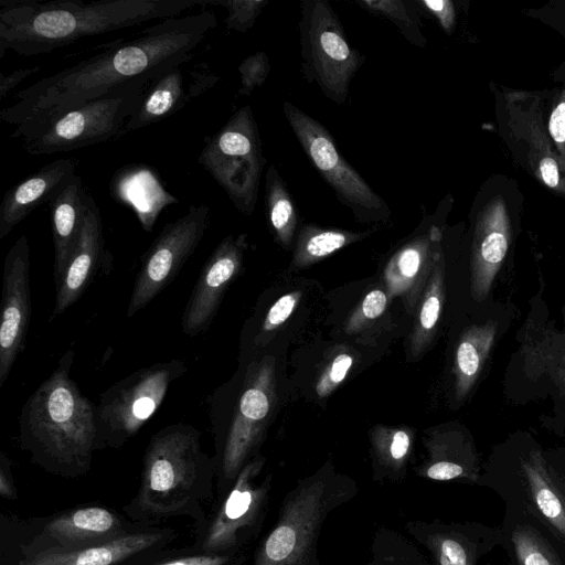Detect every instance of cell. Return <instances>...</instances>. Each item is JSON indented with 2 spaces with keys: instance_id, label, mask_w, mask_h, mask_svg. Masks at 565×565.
<instances>
[{
  "instance_id": "6da1fadb",
  "label": "cell",
  "mask_w": 565,
  "mask_h": 565,
  "mask_svg": "<svg viewBox=\"0 0 565 565\" xmlns=\"http://www.w3.org/2000/svg\"><path fill=\"white\" fill-rule=\"evenodd\" d=\"M216 24L210 10L162 20L142 30L136 39L115 44L19 90L17 102L0 111V119L15 126L10 137L23 139L51 118L124 83L154 79L189 63Z\"/></svg>"
},
{
  "instance_id": "7a4b0ae2",
  "label": "cell",
  "mask_w": 565,
  "mask_h": 565,
  "mask_svg": "<svg viewBox=\"0 0 565 565\" xmlns=\"http://www.w3.org/2000/svg\"><path fill=\"white\" fill-rule=\"evenodd\" d=\"M211 0L0 1V58L31 56L93 35L177 17Z\"/></svg>"
},
{
  "instance_id": "3957f363",
  "label": "cell",
  "mask_w": 565,
  "mask_h": 565,
  "mask_svg": "<svg viewBox=\"0 0 565 565\" xmlns=\"http://www.w3.org/2000/svg\"><path fill=\"white\" fill-rule=\"evenodd\" d=\"M68 349L52 374L25 401L19 416V440L39 463L60 472L88 469L98 449L96 406L71 376Z\"/></svg>"
},
{
  "instance_id": "277c9868",
  "label": "cell",
  "mask_w": 565,
  "mask_h": 565,
  "mask_svg": "<svg viewBox=\"0 0 565 565\" xmlns=\"http://www.w3.org/2000/svg\"><path fill=\"white\" fill-rule=\"evenodd\" d=\"M196 427L178 423L158 430L147 446L136 518H166L194 510L212 491L214 459L203 452Z\"/></svg>"
},
{
  "instance_id": "5b68a950",
  "label": "cell",
  "mask_w": 565,
  "mask_h": 565,
  "mask_svg": "<svg viewBox=\"0 0 565 565\" xmlns=\"http://www.w3.org/2000/svg\"><path fill=\"white\" fill-rule=\"evenodd\" d=\"M358 493V484L331 467L299 480L284 495L275 523L258 543L252 565H321L318 542L328 516Z\"/></svg>"
},
{
  "instance_id": "8992f818",
  "label": "cell",
  "mask_w": 565,
  "mask_h": 565,
  "mask_svg": "<svg viewBox=\"0 0 565 565\" xmlns=\"http://www.w3.org/2000/svg\"><path fill=\"white\" fill-rule=\"evenodd\" d=\"M270 384L269 366L253 362L238 383L220 386L210 398L218 497L228 491L244 466L254 459L271 407Z\"/></svg>"
},
{
  "instance_id": "52a82bcc",
  "label": "cell",
  "mask_w": 565,
  "mask_h": 565,
  "mask_svg": "<svg viewBox=\"0 0 565 565\" xmlns=\"http://www.w3.org/2000/svg\"><path fill=\"white\" fill-rule=\"evenodd\" d=\"M152 81L124 83L51 118L22 139L24 151L34 156L67 152L122 137Z\"/></svg>"
},
{
  "instance_id": "ba28073f",
  "label": "cell",
  "mask_w": 565,
  "mask_h": 565,
  "mask_svg": "<svg viewBox=\"0 0 565 565\" xmlns=\"http://www.w3.org/2000/svg\"><path fill=\"white\" fill-rule=\"evenodd\" d=\"M299 21L301 72L308 83L341 106L365 57L347 40L343 26L326 0H302Z\"/></svg>"
},
{
  "instance_id": "9c48e42d",
  "label": "cell",
  "mask_w": 565,
  "mask_h": 565,
  "mask_svg": "<svg viewBox=\"0 0 565 565\" xmlns=\"http://www.w3.org/2000/svg\"><path fill=\"white\" fill-rule=\"evenodd\" d=\"M198 162L239 212H254L266 159L250 106L241 107L215 135L206 137Z\"/></svg>"
},
{
  "instance_id": "30bf717a",
  "label": "cell",
  "mask_w": 565,
  "mask_h": 565,
  "mask_svg": "<svg viewBox=\"0 0 565 565\" xmlns=\"http://www.w3.org/2000/svg\"><path fill=\"white\" fill-rule=\"evenodd\" d=\"M186 371L183 361L172 359L142 367L103 392L96 406L98 449L118 448L134 437Z\"/></svg>"
},
{
  "instance_id": "8fae6325",
  "label": "cell",
  "mask_w": 565,
  "mask_h": 565,
  "mask_svg": "<svg viewBox=\"0 0 565 565\" xmlns=\"http://www.w3.org/2000/svg\"><path fill=\"white\" fill-rule=\"evenodd\" d=\"M264 458H254L238 473L210 516L202 521L199 553H243L258 536L269 508L273 477L260 476Z\"/></svg>"
},
{
  "instance_id": "7c38bea8",
  "label": "cell",
  "mask_w": 565,
  "mask_h": 565,
  "mask_svg": "<svg viewBox=\"0 0 565 565\" xmlns=\"http://www.w3.org/2000/svg\"><path fill=\"white\" fill-rule=\"evenodd\" d=\"M476 484L489 488L504 509L532 516L565 544V497L539 449L519 454L509 463L491 466Z\"/></svg>"
},
{
  "instance_id": "4fadbf2b",
  "label": "cell",
  "mask_w": 565,
  "mask_h": 565,
  "mask_svg": "<svg viewBox=\"0 0 565 565\" xmlns=\"http://www.w3.org/2000/svg\"><path fill=\"white\" fill-rule=\"evenodd\" d=\"M285 117L312 166L333 190L340 203L359 221H379L390 215L386 202L341 156L333 137L317 119L289 100Z\"/></svg>"
},
{
  "instance_id": "5bb4252c",
  "label": "cell",
  "mask_w": 565,
  "mask_h": 565,
  "mask_svg": "<svg viewBox=\"0 0 565 565\" xmlns=\"http://www.w3.org/2000/svg\"><path fill=\"white\" fill-rule=\"evenodd\" d=\"M209 205H190L181 217L167 223L142 257L127 317H132L158 296L194 253L209 226Z\"/></svg>"
},
{
  "instance_id": "9a60e30c",
  "label": "cell",
  "mask_w": 565,
  "mask_h": 565,
  "mask_svg": "<svg viewBox=\"0 0 565 565\" xmlns=\"http://www.w3.org/2000/svg\"><path fill=\"white\" fill-rule=\"evenodd\" d=\"M404 529L428 553L433 565H479L503 544L500 526L477 521L411 520Z\"/></svg>"
},
{
  "instance_id": "2e32d148",
  "label": "cell",
  "mask_w": 565,
  "mask_h": 565,
  "mask_svg": "<svg viewBox=\"0 0 565 565\" xmlns=\"http://www.w3.org/2000/svg\"><path fill=\"white\" fill-rule=\"evenodd\" d=\"M31 318L30 247L21 235L3 263L0 320V387L25 347Z\"/></svg>"
},
{
  "instance_id": "e0dca14e",
  "label": "cell",
  "mask_w": 565,
  "mask_h": 565,
  "mask_svg": "<svg viewBox=\"0 0 565 565\" xmlns=\"http://www.w3.org/2000/svg\"><path fill=\"white\" fill-rule=\"evenodd\" d=\"M245 235L224 237L203 265L182 315V331L195 337L211 326L230 282L237 276Z\"/></svg>"
},
{
  "instance_id": "ac0fdd59",
  "label": "cell",
  "mask_w": 565,
  "mask_h": 565,
  "mask_svg": "<svg viewBox=\"0 0 565 565\" xmlns=\"http://www.w3.org/2000/svg\"><path fill=\"white\" fill-rule=\"evenodd\" d=\"M177 65L156 77L147 88L140 104L127 121L122 135L153 125L172 116L188 103L211 89L220 77L207 63L184 68Z\"/></svg>"
},
{
  "instance_id": "d6986e66",
  "label": "cell",
  "mask_w": 565,
  "mask_h": 565,
  "mask_svg": "<svg viewBox=\"0 0 565 565\" xmlns=\"http://www.w3.org/2000/svg\"><path fill=\"white\" fill-rule=\"evenodd\" d=\"M127 533L116 513L102 507H83L60 514L43 527L35 540L43 550H76L99 545Z\"/></svg>"
},
{
  "instance_id": "ffe728a7",
  "label": "cell",
  "mask_w": 565,
  "mask_h": 565,
  "mask_svg": "<svg viewBox=\"0 0 565 565\" xmlns=\"http://www.w3.org/2000/svg\"><path fill=\"white\" fill-rule=\"evenodd\" d=\"M99 207L89 193L84 224L71 259L55 284L52 318L73 306L89 286L106 254Z\"/></svg>"
},
{
  "instance_id": "44dd1931",
  "label": "cell",
  "mask_w": 565,
  "mask_h": 565,
  "mask_svg": "<svg viewBox=\"0 0 565 565\" xmlns=\"http://www.w3.org/2000/svg\"><path fill=\"white\" fill-rule=\"evenodd\" d=\"M76 167L74 158L56 159L10 188L0 204V238L63 189L76 174Z\"/></svg>"
},
{
  "instance_id": "7402d4cb",
  "label": "cell",
  "mask_w": 565,
  "mask_h": 565,
  "mask_svg": "<svg viewBox=\"0 0 565 565\" xmlns=\"http://www.w3.org/2000/svg\"><path fill=\"white\" fill-rule=\"evenodd\" d=\"M500 527L511 565H565V544L532 516L504 509Z\"/></svg>"
},
{
  "instance_id": "603a6c76",
  "label": "cell",
  "mask_w": 565,
  "mask_h": 565,
  "mask_svg": "<svg viewBox=\"0 0 565 565\" xmlns=\"http://www.w3.org/2000/svg\"><path fill=\"white\" fill-rule=\"evenodd\" d=\"M162 537L159 532H127L95 546L29 553L19 565H121L158 545Z\"/></svg>"
},
{
  "instance_id": "cb8c5ba5",
  "label": "cell",
  "mask_w": 565,
  "mask_h": 565,
  "mask_svg": "<svg viewBox=\"0 0 565 565\" xmlns=\"http://www.w3.org/2000/svg\"><path fill=\"white\" fill-rule=\"evenodd\" d=\"M89 192L75 174L49 202L56 284L73 255L84 224Z\"/></svg>"
},
{
  "instance_id": "d4e9b609",
  "label": "cell",
  "mask_w": 565,
  "mask_h": 565,
  "mask_svg": "<svg viewBox=\"0 0 565 565\" xmlns=\"http://www.w3.org/2000/svg\"><path fill=\"white\" fill-rule=\"evenodd\" d=\"M118 172L110 185L111 195L129 205L145 231L150 232L161 210L178 199L164 190L149 167L130 166Z\"/></svg>"
},
{
  "instance_id": "484cf974",
  "label": "cell",
  "mask_w": 565,
  "mask_h": 565,
  "mask_svg": "<svg viewBox=\"0 0 565 565\" xmlns=\"http://www.w3.org/2000/svg\"><path fill=\"white\" fill-rule=\"evenodd\" d=\"M441 239L438 227L431 226L427 235H419L402 246L385 269V279L393 296L406 290L428 262L433 245Z\"/></svg>"
},
{
  "instance_id": "4316f807",
  "label": "cell",
  "mask_w": 565,
  "mask_h": 565,
  "mask_svg": "<svg viewBox=\"0 0 565 565\" xmlns=\"http://www.w3.org/2000/svg\"><path fill=\"white\" fill-rule=\"evenodd\" d=\"M495 324L475 326L461 337L456 352V393L460 399L469 392L488 355Z\"/></svg>"
},
{
  "instance_id": "83f0119b",
  "label": "cell",
  "mask_w": 565,
  "mask_h": 565,
  "mask_svg": "<svg viewBox=\"0 0 565 565\" xmlns=\"http://www.w3.org/2000/svg\"><path fill=\"white\" fill-rule=\"evenodd\" d=\"M265 209L277 241L289 246L296 232L298 212L286 183L273 164L265 177Z\"/></svg>"
},
{
  "instance_id": "f1b7e54d",
  "label": "cell",
  "mask_w": 565,
  "mask_h": 565,
  "mask_svg": "<svg viewBox=\"0 0 565 565\" xmlns=\"http://www.w3.org/2000/svg\"><path fill=\"white\" fill-rule=\"evenodd\" d=\"M367 565H433L417 545L394 529L377 527Z\"/></svg>"
},
{
  "instance_id": "f546056e",
  "label": "cell",
  "mask_w": 565,
  "mask_h": 565,
  "mask_svg": "<svg viewBox=\"0 0 565 565\" xmlns=\"http://www.w3.org/2000/svg\"><path fill=\"white\" fill-rule=\"evenodd\" d=\"M365 233L321 228L312 224L301 230L295 254V263L307 265L331 255L345 245L361 238Z\"/></svg>"
},
{
  "instance_id": "4dcf8cb0",
  "label": "cell",
  "mask_w": 565,
  "mask_h": 565,
  "mask_svg": "<svg viewBox=\"0 0 565 565\" xmlns=\"http://www.w3.org/2000/svg\"><path fill=\"white\" fill-rule=\"evenodd\" d=\"M411 455V438L405 430H396L387 443L375 445L374 480L397 481L406 475V461Z\"/></svg>"
},
{
  "instance_id": "1f68e13d",
  "label": "cell",
  "mask_w": 565,
  "mask_h": 565,
  "mask_svg": "<svg viewBox=\"0 0 565 565\" xmlns=\"http://www.w3.org/2000/svg\"><path fill=\"white\" fill-rule=\"evenodd\" d=\"M358 3L365 10L392 21L402 35L414 45L424 47L426 39L420 30L418 18L412 8L398 0H361Z\"/></svg>"
},
{
  "instance_id": "d6a6232c",
  "label": "cell",
  "mask_w": 565,
  "mask_h": 565,
  "mask_svg": "<svg viewBox=\"0 0 565 565\" xmlns=\"http://www.w3.org/2000/svg\"><path fill=\"white\" fill-rule=\"evenodd\" d=\"M443 302V263L441 255L436 252L433 273L427 286L418 318V327L415 332L414 345L419 350L430 333L434 331Z\"/></svg>"
},
{
  "instance_id": "836d02e7",
  "label": "cell",
  "mask_w": 565,
  "mask_h": 565,
  "mask_svg": "<svg viewBox=\"0 0 565 565\" xmlns=\"http://www.w3.org/2000/svg\"><path fill=\"white\" fill-rule=\"evenodd\" d=\"M268 0H211L210 4L223 6L227 10L225 25L228 30L246 32L255 24Z\"/></svg>"
},
{
  "instance_id": "e575fe53",
  "label": "cell",
  "mask_w": 565,
  "mask_h": 565,
  "mask_svg": "<svg viewBox=\"0 0 565 565\" xmlns=\"http://www.w3.org/2000/svg\"><path fill=\"white\" fill-rule=\"evenodd\" d=\"M241 86L238 95L250 96L260 87L270 73V63L265 52H256L244 58L239 66Z\"/></svg>"
},
{
  "instance_id": "d590c367",
  "label": "cell",
  "mask_w": 565,
  "mask_h": 565,
  "mask_svg": "<svg viewBox=\"0 0 565 565\" xmlns=\"http://www.w3.org/2000/svg\"><path fill=\"white\" fill-rule=\"evenodd\" d=\"M245 556L243 553H198L190 556L171 558L154 565H241Z\"/></svg>"
},
{
  "instance_id": "8d00e7d4",
  "label": "cell",
  "mask_w": 565,
  "mask_h": 565,
  "mask_svg": "<svg viewBox=\"0 0 565 565\" xmlns=\"http://www.w3.org/2000/svg\"><path fill=\"white\" fill-rule=\"evenodd\" d=\"M300 292L286 294L268 310L263 323V330L270 331L285 322L292 313Z\"/></svg>"
},
{
  "instance_id": "74e56055",
  "label": "cell",
  "mask_w": 565,
  "mask_h": 565,
  "mask_svg": "<svg viewBox=\"0 0 565 565\" xmlns=\"http://www.w3.org/2000/svg\"><path fill=\"white\" fill-rule=\"evenodd\" d=\"M352 365V356L349 354H340L338 355L329 371L326 373V375L321 379L317 386V392L319 396L327 395L334 386H337L339 383L343 381L348 371L350 370Z\"/></svg>"
},
{
  "instance_id": "f35d334b",
  "label": "cell",
  "mask_w": 565,
  "mask_h": 565,
  "mask_svg": "<svg viewBox=\"0 0 565 565\" xmlns=\"http://www.w3.org/2000/svg\"><path fill=\"white\" fill-rule=\"evenodd\" d=\"M387 296L380 289L370 291L362 301V313L367 319L380 317L386 308Z\"/></svg>"
},
{
  "instance_id": "ab89813d",
  "label": "cell",
  "mask_w": 565,
  "mask_h": 565,
  "mask_svg": "<svg viewBox=\"0 0 565 565\" xmlns=\"http://www.w3.org/2000/svg\"><path fill=\"white\" fill-rule=\"evenodd\" d=\"M39 66L15 70L9 74L1 72L0 75V100H3L22 81L36 73Z\"/></svg>"
},
{
  "instance_id": "60d3db41",
  "label": "cell",
  "mask_w": 565,
  "mask_h": 565,
  "mask_svg": "<svg viewBox=\"0 0 565 565\" xmlns=\"http://www.w3.org/2000/svg\"><path fill=\"white\" fill-rule=\"evenodd\" d=\"M439 20L440 24L449 30L454 21L452 4L446 0H423L419 2Z\"/></svg>"
},
{
  "instance_id": "b9f144b4",
  "label": "cell",
  "mask_w": 565,
  "mask_h": 565,
  "mask_svg": "<svg viewBox=\"0 0 565 565\" xmlns=\"http://www.w3.org/2000/svg\"><path fill=\"white\" fill-rule=\"evenodd\" d=\"M550 134L557 142H565V102L558 104L553 110L550 124Z\"/></svg>"
},
{
  "instance_id": "7bdbcfd3",
  "label": "cell",
  "mask_w": 565,
  "mask_h": 565,
  "mask_svg": "<svg viewBox=\"0 0 565 565\" xmlns=\"http://www.w3.org/2000/svg\"><path fill=\"white\" fill-rule=\"evenodd\" d=\"M0 493L7 499L15 498L10 470V460L2 452L0 455Z\"/></svg>"
},
{
  "instance_id": "ee69618b",
  "label": "cell",
  "mask_w": 565,
  "mask_h": 565,
  "mask_svg": "<svg viewBox=\"0 0 565 565\" xmlns=\"http://www.w3.org/2000/svg\"><path fill=\"white\" fill-rule=\"evenodd\" d=\"M540 171L546 185L554 188L558 184V168L554 159L544 158L540 163Z\"/></svg>"
},
{
  "instance_id": "f6af8a7d",
  "label": "cell",
  "mask_w": 565,
  "mask_h": 565,
  "mask_svg": "<svg viewBox=\"0 0 565 565\" xmlns=\"http://www.w3.org/2000/svg\"><path fill=\"white\" fill-rule=\"evenodd\" d=\"M550 472L552 475L553 480L558 487L562 494L565 497V469H558L556 467L548 465Z\"/></svg>"
},
{
  "instance_id": "bcb514c9",
  "label": "cell",
  "mask_w": 565,
  "mask_h": 565,
  "mask_svg": "<svg viewBox=\"0 0 565 565\" xmlns=\"http://www.w3.org/2000/svg\"><path fill=\"white\" fill-rule=\"evenodd\" d=\"M508 565H511V564H508Z\"/></svg>"
}]
</instances>
